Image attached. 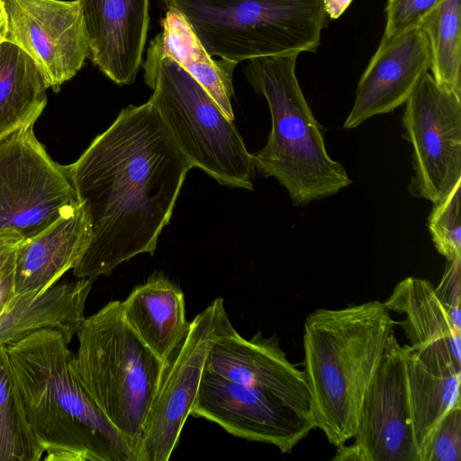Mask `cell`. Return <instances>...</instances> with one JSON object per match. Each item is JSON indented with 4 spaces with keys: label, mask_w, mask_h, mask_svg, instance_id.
I'll return each instance as SVG.
<instances>
[{
    "label": "cell",
    "mask_w": 461,
    "mask_h": 461,
    "mask_svg": "<svg viewBox=\"0 0 461 461\" xmlns=\"http://www.w3.org/2000/svg\"><path fill=\"white\" fill-rule=\"evenodd\" d=\"M443 0H388L384 8L386 23L382 39L395 37L420 27L428 15Z\"/></svg>",
    "instance_id": "4316f807"
},
{
    "label": "cell",
    "mask_w": 461,
    "mask_h": 461,
    "mask_svg": "<svg viewBox=\"0 0 461 461\" xmlns=\"http://www.w3.org/2000/svg\"><path fill=\"white\" fill-rule=\"evenodd\" d=\"M461 181L433 203L428 228L438 252L447 260L461 258Z\"/></svg>",
    "instance_id": "484cf974"
},
{
    "label": "cell",
    "mask_w": 461,
    "mask_h": 461,
    "mask_svg": "<svg viewBox=\"0 0 461 461\" xmlns=\"http://www.w3.org/2000/svg\"><path fill=\"white\" fill-rule=\"evenodd\" d=\"M34 122L0 140V239H31L79 203L65 166L37 140Z\"/></svg>",
    "instance_id": "ba28073f"
},
{
    "label": "cell",
    "mask_w": 461,
    "mask_h": 461,
    "mask_svg": "<svg viewBox=\"0 0 461 461\" xmlns=\"http://www.w3.org/2000/svg\"><path fill=\"white\" fill-rule=\"evenodd\" d=\"M21 242L0 239V314L14 295L15 258Z\"/></svg>",
    "instance_id": "f546056e"
},
{
    "label": "cell",
    "mask_w": 461,
    "mask_h": 461,
    "mask_svg": "<svg viewBox=\"0 0 461 461\" xmlns=\"http://www.w3.org/2000/svg\"><path fill=\"white\" fill-rule=\"evenodd\" d=\"M47 89L31 57L10 41L0 42V140L36 122L46 106Z\"/></svg>",
    "instance_id": "603a6c76"
},
{
    "label": "cell",
    "mask_w": 461,
    "mask_h": 461,
    "mask_svg": "<svg viewBox=\"0 0 461 461\" xmlns=\"http://www.w3.org/2000/svg\"><path fill=\"white\" fill-rule=\"evenodd\" d=\"M65 168L91 228L73 275L94 280L153 255L192 166L149 100L124 108Z\"/></svg>",
    "instance_id": "6da1fadb"
},
{
    "label": "cell",
    "mask_w": 461,
    "mask_h": 461,
    "mask_svg": "<svg viewBox=\"0 0 461 461\" xmlns=\"http://www.w3.org/2000/svg\"><path fill=\"white\" fill-rule=\"evenodd\" d=\"M123 318L141 341L167 362L188 332L183 292L162 275L151 276L121 302Z\"/></svg>",
    "instance_id": "ffe728a7"
},
{
    "label": "cell",
    "mask_w": 461,
    "mask_h": 461,
    "mask_svg": "<svg viewBox=\"0 0 461 461\" xmlns=\"http://www.w3.org/2000/svg\"><path fill=\"white\" fill-rule=\"evenodd\" d=\"M5 41L25 51L58 92L90 50L78 0H3Z\"/></svg>",
    "instance_id": "4fadbf2b"
},
{
    "label": "cell",
    "mask_w": 461,
    "mask_h": 461,
    "mask_svg": "<svg viewBox=\"0 0 461 461\" xmlns=\"http://www.w3.org/2000/svg\"><path fill=\"white\" fill-rule=\"evenodd\" d=\"M149 101L192 167L223 185L253 189L251 154L233 122L189 73L168 57L147 58Z\"/></svg>",
    "instance_id": "52a82bcc"
},
{
    "label": "cell",
    "mask_w": 461,
    "mask_h": 461,
    "mask_svg": "<svg viewBox=\"0 0 461 461\" xmlns=\"http://www.w3.org/2000/svg\"><path fill=\"white\" fill-rule=\"evenodd\" d=\"M434 288L428 280L409 276L396 284L384 304L389 311L405 315L394 324L402 327L411 348H441L461 366V330L454 325Z\"/></svg>",
    "instance_id": "7402d4cb"
},
{
    "label": "cell",
    "mask_w": 461,
    "mask_h": 461,
    "mask_svg": "<svg viewBox=\"0 0 461 461\" xmlns=\"http://www.w3.org/2000/svg\"><path fill=\"white\" fill-rule=\"evenodd\" d=\"M77 338L74 374L137 456L167 362L128 325L121 301H112L85 318Z\"/></svg>",
    "instance_id": "5b68a950"
},
{
    "label": "cell",
    "mask_w": 461,
    "mask_h": 461,
    "mask_svg": "<svg viewBox=\"0 0 461 461\" xmlns=\"http://www.w3.org/2000/svg\"><path fill=\"white\" fill-rule=\"evenodd\" d=\"M299 53L249 60L244 74L265 96L271 114L267 144L251 154L255 169L285 186L294 205L334 195L351 184L345 167L326 149L295 75Z\"/></svg>",
    "instance_id": "277c9868"
},
{
    "label": "cell",
    "mask_w": 461,
    "mask_h": 461,
    "mask_svg": "<svg viewBox=\"0 0 461 461\" xmlns=\"http://www.w3.org/2000/svg\"><path fill=\"white\" fill-rule=\"evenodd\" d=\"M461 0H443L420 25L438 85L461 96Z\"/></svg>",
    "instance_id": "cb8c5ba5"
},
{
    "label": "cell",
    "mask_w": 461,
    "mask_h": 461,
    "mask_svg": "<svg viewBox=\"0 0 461 461\" xmlns=\"http://www.w3.org/2000/svg\"><path fill=\"white\" fill-rule=\"evenodd\" d=\"M6 14L3 1L0 2V42L5 40L6 36Z\"/></svg>",
    "instance_id": "1f68e13d"
},
{
    "label": "cell",
    "mask_w": 461,
    "mask_h": 461,
    "mask_svg": "<svg viewBox=\"0 0 461 461\" xmlns=\"http://www.w3.org/2000/svg\"><path fill=\"white\" fill-rule=\"evenodd\" d=\"M43 455L27 420L5 348L0 345V461H39Z\"/></svg>",
    "instance_id": "d4e9b609"
},
{
    "label": "cell",
    "mask_w": 461,
    "mask_h": 461,
    "mask_svg": "<svg viewBox=\"0 0 461 461\" xmlns=\"http://www.w3.org/2000/svg\"><path fill=\"white\" fill-rule=\"evenodd\" d=\"M234 330L222 298L190 321L187 334L166 363L138 446V461L170 458L190 415L208 352L215 340Z\"/></svg>",
    "instance_id": "9c48e42d"
},
{
    "label": "cell",
    "mask_w": 461,
    "mask_h": 461,
    "mask_svg": "<svg viewBox=\"0 0 461 461\" xmlns=\"http://www.w3.org/2000/svg\"><path fill=\"white\" fill-rule=\"evenodd\" d=\"M177 10L212 57L238 64L315 51L327 23L323 0H162Z\"/></svg>",
    "instance_id": "8992f818"
},
{
    "label": "cell",
    "mask_w": 461,
    "mask_h": 461,
    "mask_svg": "<svg viewBox=\"0 0 461 461\" xmlns=\"http://www.w3.org/2000/svg\"><path fill=\"white\" fill-rule=\"evenodd\" d=\"M190 415L235 437L274 445L285 454L316 428L311 402L241 384L206 368Z\"/></svg>",
    "instance_id": "30bf717a"
},
{
    "label": "cell",
    "mask_w": 461,
    "mask_h": 461,
    "mask_svg": "<svg viewBox=\"0 0 461 461\" xmlns=\"http://www.w3.org/2000/svg\"><path fill=\"white\" fill-rule=\"evenodd\" d=\"M90 239V221L79 202L47 229L22 241L16 251L14 295H34L58 282L75 267Z\"/></svg>",
    "instance_id": "e0dca14e"
},
{
    "label": "cell",
    "mask_w": 461,
    "mask_h": 461,
    "mask_svg": "<svg viewBox=\"0 0 461 461\" xmlns=\"http://www.w3.org/2000/svg\"><path fill=\"white\" fill-rule=\"evenodd\" d=\"M461 258L447 260L445 270L435 293L456 329L461 330L460 274Z\"/></svg>",
    "instance_id": "f1b7e54d"
},
{
    "label": "cell",
    "mask_w": 461,
    "mask_h": 461,
    "mask_svg": "<svg viewBox=\"0 0 461 461\" xmlns=\"http://www.w3.org/2000/svg\"><path fill=\"white\" fill-rule=\"evenodd\" d=\"M93 279L56 282L32 295H14L0 314V345L43 329L59 331L70 344L84 320Z\"/></svg>",
    "instance_id": "d6986e66"
},
{
    "label": "cell",
    "mask_w": 461,
    "mask_h": 461,
    "mask_svg": "<svg viewBox=\"0 0 461 461\" xmlns=\"http://www.w3.org/2000/svg\"><path fill=\"white\" fill-rule=\"evenodd\" d=\"M162 31L149 43L147 58L168 57L189 73L209 93L229 120H234L230 98L235 62L213 59L191 25L176 9L167 8Z\"/></svg>",
    "instance_id": "44dd1931"
},
{
    "label": "cell",
    "mask_w": 461,
    "mask_h": 461,
    "mask_svg": "<svg viewBox=\"0 0 461 461\" xmlns=\"http://www.w3.org/2000/svg\"><path fill=\"white\" fill-rule=\"evenodd\" d=\"M52 329L4 346L45 461H138L73 372V352Z\"/></svg>",
    "instance_id": "7a4b0ae2"
},
{
    "label": "cell",
    "mask_w": 461,
    "mask_h": 461,
    "mask_svg": "<svg viewBox=\"0 0 461 461\" xmlns=\"http://www.w3.org/2000/svg\"><path fill=\"white\" fill-rule=\"evenodd\" d=\"M353 0H323V7L327 16L338 19L347 10Z\"/></svg>",
    "instance_id": "4dcf8cb0"
},
{
    "label": "cell",
    "mask_w": 461,
    "mask_h": 461,
    "mask_svg": "<svg viewBox=\"0 0 461 461\" xmlns=\"http://www.w3.org/2000/svg\"><path fill=\"white\" fill-rule=\"evenodd\" d=\"M404 104L402 137L414 171L409 192L434 203L461 181V96L427 72Z\"/></svg>",
    "instance_id": "8fae6325"
},
{
    "label": "cell",
    "mask_w": 461,
    "mask_h": 461,
    "mask_svg": "<svg viewBox=\"0 0 461 461\" xmlns=\"http://www.w3.org/2000/svg\"><path fill=\"white\" fill-rule=\"evenodd\" d=\"M3 1V0H0V2Z\"/></svg>",
    "instance_id": "d6a6232c"
},
{
    "label": "cell",
    "mask_w": 461,
    "mask_h": 461,
    "mask_svg": "<svg viewBox=\"0 0 461 461\" xmlns=\"http://www.w3.org/2000/svg\"><path fill=\"white\" fill-rule=\"evenodd\" d=\"M204 368L241 384L312 403L303 371L288 360L276 334L265 338L258 331L247 339L235 330L213 342Z\"/></svg>",
    "instance_id": "2e32d148"
},
{
    "label": "cell",
    "mask_w": 461,
    "mask_h": 461,
    "mask_svg": "<svg viewBox=\"0 0 461 461\" xmlns=\"http://www.w3.org/2000/svg\"><path fill=\"white\" fill-rule=\"evenodd\" d=\"M402 348L415 443L419 461H423L439 422L460 405L461 366L448 351L436 346Z\"/></svg>",
    "instance_id": "ac0fdd59"
},
{
    "label": "cell",
    "mask_w": 461,
    "mask_h": 461,
    "mask_svg": "<svg viewBox=\"0 0 461 461\" xmlns=\"http://www.w3.org/2000/svg\"><path fill=\"white\" fill-rule=\"evenodd\" d=\"M394 321L378 300L317 309L303 325V375L316 428L340 447L355 435L361 405Z\"/></svg>",
    "instance_id": "3957f363"
},
{
    "label": "cell",
    "mask_w": 461,
    "mask_h": 461,
    "mask_svg": "<svg viewBox=\"0 0 461 461\" xmlns=\"http://www.w3.org/2000/svg\"><path fill=\"white\" fill-rule=\"evenodd\" d=\"M353 443L337 447L338 461H419L402 346L390 336L363 400Z\"/></svg>",
    "instance_id": "7c38bea8"
},
{
    "label": "cell",
    "mask_w": 461,
    "mask_h": 461,
    "mask_svg": "<svg viewBox=\"0 0 461 461\" xmlns=\"http://www.w3.org/2000/svg\"><path fill=\"white\" fill-rule=\"evenodd\" d=\"M93 63L118 85L134 82L149 25V0H78Z\"/></svg>",
    "instance_id": "9a60e30c"
},
{
    "label": "cell",
    "mask_w": 461,
    "mask_h": 461,
    "mask_svg": "<svg viewBox=\"0 0 461 461\" xmlns=\"http://www.w3.org/2000/svg\"><path fill=\"white\" fill-rule=\"evenodd\" d=\"M461 460V406L453 408L435 429L423 461Z\"/></svg>",
    "instance_id": "83f0119b"
},
{
    "label": "cell",
    "mask_w": 461,
    "mask_h": 461,
    "mask_svg": "<svg viewBox=\"0 0 461 461\" xmlns=\"http://www.w3.org/2000/svg\"><path fill=\"white\" fill-rule=\"evenodd\" d=\"M429 68V48L420 27L382 39L360 77L343 127L357 128L403 104Z\"/></svg>",
    "instance_id": "5bb4252c"
}]
</instances>
